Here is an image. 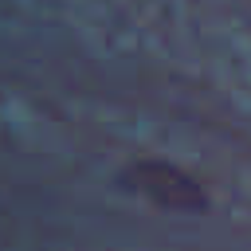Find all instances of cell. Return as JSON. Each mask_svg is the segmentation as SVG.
Here are the masks:
<instances>
[{"label": "cell", "mask_w": 251, "mask_h": 251, "mask_svg": "<svg viewBox=\"0 0 251 251\" xmlns=\"http://www.w3.org/2000/svg\"><path fill=\"white\" fill-rule=\"evenodd\" d=\"M129 184L133 192H145L149 200L165 204V208H204V192L196 180H188L180 169L173 165H137L129 169Z\"/></svg>", "instance_id": "1"}]
</instances>
